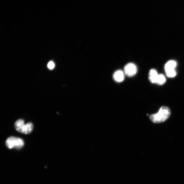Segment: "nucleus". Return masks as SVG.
Returning <instances> with one entry per match:
<instances>
[{
  "label": "nucleus",
  "instance_id": "nucleus-1",
  "mask_svg": "<svg viewBox=\"0 0 184 184\" xmlns=\"http://www.w3.org/2000/svg\"><path fill=\"white\" fill-rule=\"evenodd\" d=\"M171 115V111L169 108L162 106L160 108L158 113L151 115L150 118L154 123H160L164 122L169 118Z\"/></svg>",
  "mask_w": 184,
  "mask_h": 184
},
{
  "label": "nucleus",
  "instance_id": "nucleus-2",
  "mask_svg": "<svg viewBox=\"0 0 184 184\" xmlns=\"http://www.w3.org/2000/svg\"><path fill=\"white\" fill-rule=\"evenodd\" d=\"M14 127L16 130L18 132L25 134H28L31 133L33 131L34 125L31 122H29L25 124L23 120L20 119L16 122L14 124Z\"/></svg>",
  "mask_w": 184,
  "mask_h": 184
},
{
  "label": "nucleus",
  "instance_id": "nucleus-3",
  "mask_svg": "<svg viewBox=\"0 0 184 184\" xmlns=\"http://www.w3.org/2000/svg\"><path fill=\"white\" fill-rule=\"evenodd\" d=\"M5 144L8 148L11 149L15 148L17 149H20L24 146V143L23 140L21 139L11 136L7 139Z\"/></svg>",
  "mask_w": 184,
  "mask_h": 184
},
{
  "label": "nucleus",
  "instance_id": "nucleus-4",
  "mask_svg": "<svg viewBox=\"0 0 184 184\" xmlns=\"http://www.w3.org/2000/svg\"><path fill=\"white\" fill-rule=\"evenodd\" d=\"M124 71L125 74L128 77H132L137 73V67L133 63H128L124 67Z\"/></svg>",
  "mask_w": 184,
  "mask_h": 184
},
{
  "label": "nucleus",
  "instance_id": "nucleus-5",
  "mask_svg": "<svg viewBox=\"0 0 184 184\" xmlns=\"http://www.w3.org/2000/svg\"><path fill=\"white\" fill-rule=\"evenodd\" d=\"M124 74L121 70L116 71L113 75L114 79L118 83H120L124 80Z\"/></svg>",
  "mask_w": 184,
  "mask_h": 184
},
{
  "label": "nucleus",
  "instance_id": "nucleus-6",
  "mask_svg": "<svg viewBox=\"0 0 184 184\" xmlns=\"http://www.w3.org/2000/svg\"><path fill=\"white\" fill-rule=\"evenodd\" d=\"M158 75L156 70L151 69L150 72V74H149V80L152 83H156Z\"/></svg>",
  "mask_w": 184,
  "mask_h": 184
},
{
  "label": "nucleus",
  "instance_id": "nucleus-7",
  "mask_svg": "<svg viewBox=\"0 0 184 184\" xmlns=\"http://www.w3.org/2000/svg\"><path fill=\"white\" fill-rule=\"evenodd\" d=\"M177 65L176 61L174 60H170L166 63L165 65V69L166 72L174 70Z\"/></svg>",
  "mask_w": 184,
  "mask_h": 184
},
{
  "label": "nucleus",
  "instance_id": "nucleus-8",
  "mask_svg": "<svg viewBox=\"0 0 184 184\" xmlns=\"http://www.w3.org/2000/svg\"><path fill=\"white\" fill-rule=\"evenodd\" d=\"M166 81V79L164 76L163 74H159L157 77L156 84L159 85H162Z\"/></svg>",
  "mask_w": 184,
  "mask_h": 184
},
{
  "label": "nucleus",
  "instance_id": "nucleus-9",
  "mask_svg": "<svg viewBox=\"0 0 184 184\" xmlns=\"http://www.w3.org/2000/svg\"><path fill=\"white\" fill-rule=\"evenodd\" d=\"M166 75L169 78H173L176 75V73L175 70H171L166 72Z\"/></svg>",
  "mask_w": 184,
  "mask_h": 184
},
{
  "label": "nucleus",
  "instance_id": "nucleus-10",
  "mask_svg": "<svg viewBox=\"0 0 184 184\" xmlns=\"http://www.w3.org/2000/svg\"><path fill=\"white\" fill-rule=\"evenodd\" d=\"M48 67L49 69L52 70L54 69L55 67V64L53 61H49L48 64Z\"/></svg>",
  "mask_w": 184,
  "mask_h": 184
}]
</instances>
